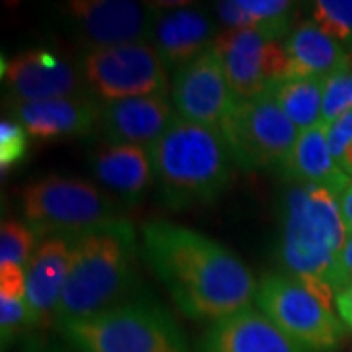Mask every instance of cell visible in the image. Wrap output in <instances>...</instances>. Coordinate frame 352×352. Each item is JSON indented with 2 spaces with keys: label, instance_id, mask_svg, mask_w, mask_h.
Returning <instances> with one entry per match:
<instances>
[{
  "label": "cell",
  "instance_id": "484cf974",
  "mask_svg": "<svg viewBox=\"0 0 352 352\" xmlns=\"http://www.w3.org/2000/svg\"><path fill=\"white\" fill-rule=\"evenodd\" d=\"M38 235L24 221L6 219L0 227V264L12 263L25 266L38 247Z\"/></svg>",
  "mask_w": 352,
  "mask_h": 352
},
{
  "label": "cell",
  "instance_id": "44dd1931",
  "mask_svg": "<svg viewBox=\"0 0 352 352\" xmlns=\"http://www.w3.org/2000/svg\"><path fill=\"white\" fill-rule=\"evenodd\" d=\"M284 50L288 55V78L325 80L351 61L349 50L329 38L314 20L294 25L284 39Z\"/></svg>",
  "mask_w": 352,
  "mask_h": 352
},
{
  "label": "cell",
  "instance_id": "ac0fdd59",
  "mask_svg": "<svg viewBox=\"0 0 352 352\" xmlns=\"http://www.w3.org/2000/svg\"><path fill=\"white\" fill-rule=\"evenodd\" d=\"M71 266V239L45 237L24 266L25 300L34 327L55 323Z\"/></svg>",
  "mask_w": 352,
  "mask_h": 352
},
{
  "label": "cell",
  "instance_id": "6da1fadb",
  "mask_svg": "<svg viewBox=\"0 0 352 352\" xmlns=\"http://www.w3.org/2000/svg\"><path fill=\"white\" fill-rule=\"evenodd\" d=\"M141 254L176 307L192 319L217 321L256 300L258 282L239 256L190 227L147 221Z\"/></svg>",
  "mask_w": 352,
  "mask_h": 352
},
{
  "label": "cell",
  "instance_id": "603a6c76",
  "mask_svg": "<svg viewBox=\"0 0 352 352\" xmlns=\"http://www.w3.org/2000/svg\"><path fill=\"white\" fill-rule=\"evenodd\" d=\"M34 327L25 300L24 266L0 264V337L2 346L12 344L25 329Z\"/></svg>",
  "mask_w": 352,
  "mask_h": 352
},
{
  "label": "cell",
  "instance_id": "ffe728a7",
  "mask_svg": "<svg viewBox=\"0 0 352 352\" xmlns=\"http://www.w3.org/2000/svg\"><path fill=\"white\" fill-rule=\"evenodd\" d=\"M280 173L296 184L325 186L337 196L352 182L351 176L340 168L331 155L327 124H319L300 133Z\"/></svg>",
  "mask_w": 352,
  "mask_h": 352
},
{
  "label": "cell",
  "instance_id": "4316f807",
  "mask_svg": "<svg viewBox=\"0 0 352 352\" xmlns=\"http://www.w3.org/2000/svg\"><path fill=\"white\" fill-rule=\"evenodd\" d=\"M28 141L30 135L20 122L16 120H2L0 122V166L2 173L12 168L28 155Z\"/></svg>",
  "mask_w": 352,
  "mask_h": 352
},
{
  "label": "cell",
  "instance_id": "e0dca14e",
  "mask_svg": "<svg viewBox=\"0 0 352 352\" xmlns=\"http://www.w3.org/2000/svg\"><path fill=\"white\" fill-rule=\"evenodd\" d=\"M196 352H309L284 335L258 309L243 311L212 321L196 344Z\"/></svg>",
  "mask_w": 352,
  "mask_h": 352
},
{
  "label": "cell",
  "instance_id": "cb8c5ba5",
  "mask_svg": "<svg viewBox=\"0 0 352 352\" xmlns=\"http://www.w3.org/2000/svg\"><path fill=\"white\" fill-rule=\"evenodd\" d=\"M311 18L329 38L352 50V0H315Z\"/></svg>",
  "mask_w": 352,
  "mask_h": 352
},
{
  "label": "cell",
  "instance_id": "f1b7e54d",
  "mask_svg": "<svg viewBox=\"0 0 352 352\" xmlns=\"http://www.w3.org/2000/svg\"><path fill=\"white\" fill-rule=\"evenodd\" d=\"M352 286V231L346 237V243L337 258V272H335V288L337 294Z\"/></svg>",
  "mask_w": 352,
  "mask_h": 352
},
{
  "label": "cell",
  "instance_id": "3957f363",
  "mask_svg": "<svg viewBox=\"0 0 352 352\" xmlns=\"http://www.w3.org/2000/svg\"><path fill=\"white\" fill-rule=\"evenodd\" d=\"M71 239V266L55 325L88 319L122 303L135 282V227L120 217Z\"/></svg>",
  "mask_w": 352,
  "mask_h": 352
},
{
  "label": "cell",
  "instance_id": "7402d4cb",
  "mask_svg": "<svg viewBox=\"0 0 352 352\" xmlns=\"http://www.w3.org/2000/svg\"><path fill=\"white\" fill-rule=\"evenodd\" d=\"M270 94L300 133L323 124L321 78H284L270 88Z\"/></svg>",
  "mask_w": 352,
  "mask_h": 352
},
{
  "label": "cell",
  "instance_id": "4dcf8cb0",
  "mask_svg": "<svg viewBox=\"0 0 352 352\" xmlns=\"http://www.w3.org/2000/svg\"><path fill=\"white\" fill-rule=\"evenodd\" d=\"M339 208H340V215H342V219H344V226H346L349 233H351L352 231V182L339 194Z\"/></svg>",
  "mask_w": 352,
  "mask_h": 352
},
{
  "label": "cell",
  "instance_id": "8992f818",
  "mask_svg": "<svg viewBox=\"0 0 352 352\" xmlns=\"http://www.w3.org/2000/svg\"><path fill=\"white\" fill-rule=\"evenodd\" d=\"M24 223L38 237H75L124 217L122 204L96 184L51 175L30 182L22 192Z\"/></svg>",
  "mask_w": 352,
  "mask_h": 352
},
{
  "label": "cell",
  "instance_id": "9a60e30c",
  "mask_svg": "<svg viewBox=\"0 0 352 352\" xmlns=\"http://www.w3.org/2000/svg\"><path fill=\"white\" fill-rule=\"evenodd\" d=\"M159 18L155 24L151 43L157 50L166 71H178L196 57L214 47V20L196 6L188 4H161Z\"/></svg>",
  "mask_w": 352,
  "mask_h": 352
},
{
  "label": "cell",
  "instance_id": "2e32d148",
  "mask_svg": "<svg viewBox=\"0 0 352 352\" xmlns=\"http://www.w3.org/2000/svg\"><path fill=\"white\" fill-rule=\"evenodd\" d=\"M175 118L166 96H139L104 102L98 129L110 145H135L149 151Z\"/></svg>",
  "mask_w": 352,
  "mask_h": 352
},
{
  "label": "cell",
  "instance_id": "30bf717a",
  "mask_svg": "<svg viewBox=\"0 0 352 352\" xmlns=\"http://www.w3.org/2000/svg\"><path fill=\"white\" fill-rule=\"evenodd\" d=\"M235 98H254L288 78L284 38L266 30H226L214 43Z\"/></svg>",
  "mask_w": 352,
  "mask_h": 352
},
{
  "label": "cell",
  "instance_id": "52a82bcc",
  "mask_svg": "<svg viewBox=\"0 0 352 352\" xmlns=\"http://www.w3.org/2000/svg\"><path fill=\"white\" fill-rule=\"evenodd\" d=\"M217 129L233 163L245 170H280L300 138L270 90L254 98H235Z\"/></svg>",
  "mask_w": 352,
  "mask_h": 352
},
{
  "label": "cell",
  "instance_id": "d6986e66",
  "mask_svg": "<svg viewBox=\"0 0 352 352\" xmlns=\"http://www.w3.org/2000/svg\"><path fill=\"white\" fill-rule=\"evenodd\" d=\"M92 173L122 206L138 204L155 184L151 155L135 145L106 143L92 155Z\"/></svg>",
  "mask_w": 352,
  "mask_h": 352
},
{
  "label": "cell",
  "instance_id": "4fadbf2b",
  "mask_svg": "<svg viewBox=\"0 0 352 352\" xmlns=\"http://www.w3.org/2000/svg\"><path fill=\"white\" fill-rule=\"evenodd\" d=\"M2 78L16 104L85 94L78 69L57 53L36 47L2 61Z\"/></svg>",
  "mask_w": 352,
  "mask_h": 352
},
{
  "label": "cell",
  "instance_id": "8fae6325",
  "mask_svg": "<svg viewBox=\"0 0 352 352\" xmlns=\"http://www.w3.org/2000/svg\"><path fill=\"white\" fill-rule=\"evenodd\" d=\"M61 14L87 47L151 43L159 6L133 0H71Z\"/></svg>",
  "mask_w": 352,
  "mask_h": 352
},
{
  "label": "cell",
  "instance_id": "f546056e",
  "mask_svg": "<svg viewBox=\"0 0 352 352\" xmlns=\"http://www.w3.org/2000/svg\"><path fill=\"white\" fill-rule=\"evenodd\" d=\"M335 309H337V315L340 317V321L349 329H352V286L337 294Z\"/></svg>",
  "mask_w": 352,
  "mask_h": 352
},
{
  "label": "cell",
  "instance_id": "83f0119b",
  "mask_svg": "<svg viewBox=\"0 0 352 352\" xmlns=\"http://www.w3.org/2000/svg\"><path fill=\"white\" fill-rule=\"evenodd\" d=\"M327 141L331 155L335 157V161H339L340 155L352 143V112L344 113L342 118L335 120L333 124H329Z\"/></svg>",
  "mask_w": 352,
  "mask_h": 352
},
{
  "label": "cell",
  "instance_id": "5bb4252c",
  "mask_svg": "<svg viewBox=\"0 0 352 352\" xmlns=\"http://www.w3.org/2000/svg\"><path fill=\"white\" fill-rule=\"evenodd\" d=\"M14 113L32 139H75L90 135L100 127L102 102L85 92L67 98L16 104Z\"/></svg>",
  "mask_w": 352,
  "mask_h": 352
},
{
  "label": "cell",
  "instance_id": "ba28073f",
  "mask_svg": "<svg viewBox=\"0 0 352 352\" xmlns=\"http://www.w3.org/2000/svg\"><path fill=\"white\" fill-rule=\"evenodd\" d=\"M76 69L88 92L102 104L139 96H166L170 87L168 71L149 41L87 47Z\"/></svg>",
  "mask_w": 352,
  "mask_h": 352
},
{
  "label": "cell",
  "instance_id": "7a4b0ae2",
  "mask_svg": "<svg viewBox=\"0 0 352 352\" xmlns=\"http://www.w3.org/2000/svg\"><path fill=\"white\" fill-rule=\"evenodd\" d=\"M346 237L349 229L335 192L315 184H296L286 194L280 263L288 276L298 280L329 309H335L337 258Z\"/></svg>",
  "mask_w": 352,
  "mask_h": 352
},
{
  "label": "cell",
  "instance_id": "7c38bea8",
  "mask_svg": "<svg viewBox=\"0 0 352 352\" xmlns=\"http://www.w3.org/2000/svg\"><path fill=\"white\" fill-rule=\"evenodd\" d=\"M233 102L235 94L214 47L173 75L170 104L180 120L217 127Z\"/></svg>",
  "mask_w": 352,
  "mask_h": 352
},
{
  "label": "cell",
  "instance_id": "9c48e42d",
  "mask_svg": "<svg viewBox=\"0 0 352 352\" xmlns=\"http://www.w3.org/2000/svg\"><path fill=\"white\" fill-rule=\"evenodd\" d=\"M256 309L289 339L309 352H333L344 339V323L288 274H268L258 282Z\"/></svg>",
  "mask_w": 352,
  "mask_h": 352
},
{
  "label": "cell",
  "instance_id": "d6a6232c",
  "mask_svg": "<svg viewBox=\"0 0 352 352\" xmlns=\"http://www.w3.org/2000/svg\"><path fill=\"white\" fill-rule=\"evenodd\" d=\"M25 352H55L50 351V349H45V346H39V344H34V346H30Z\"/></svg>",
  "mask_w": 352,
  "mask_h": 352
},
{
  "label": "cell",
  "instance_id": "5b68a950",
  "mask_svg": "<svg viewBox=\"0 0 352 352\" xmlns=\"http://www.w3.org/2000/svg\"><path fill=\"white\" fill-rule=\"evenodd\" d=\"M55 327L78 352H190L175 317L149 300H127Z\"/></svg>",
  "mask_w": 352,
  "mask_h": 352
},
{
  "label": "cell",
  "instance_id": "1f68e13d",
  "mask_svg": "<svg viewBox=\"0 0 352 352\" xmlns=\"http://www.w3.org/2000/svg\"><path fill=\"white\" fill-rule=\"evenodd\" d=\"M337 163H339L340 168H342V170L352 178V143L346 147V149H344V153L340 155V159L337 161Z\"/></svg>",
  "mask_w": 352,
  "mask_h": 352
},
{
  "label": "cell",
  "instance_id": "d4e9b609",
  "mask_svg": "<svg viewBox=\"0 0 352 352\" xmlns=\"http://www.w3.org/2000/svg\"><path fill=\"white\" fill-rule=\"evenodd\" d=\"M352 112V59L323 80V124H333Z\"/></svg>",
  "mask_w": 352,
  "mask_h": 352
},
{
  "label": "cell",
  "instance_id": "277c9868",
  "mask_svg": "<svg viewBox=\"0 0 352 352\" xmlns=\"http://www.w3.org/2000/svg\"><path fill=\"white\" fill-rule=\"evenodd\" d=\"M149 155L159 198L175 210L212 204L233 178L235 163L221 131L178 116Z\"/></svg>",
  "mask_w": 352,
  "mask_h": 352
}]
</instances>
